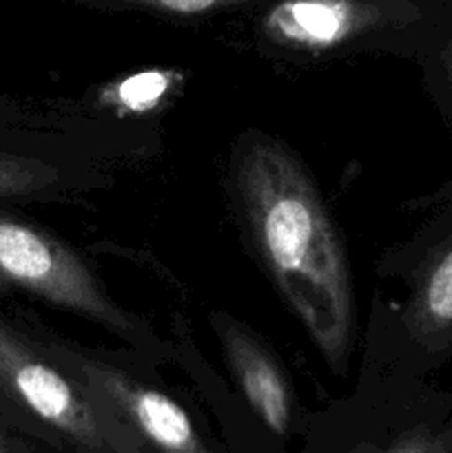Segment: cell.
<instances>
[{
    "instance_id": "6da1fadb",
    "label": "cell",
    "mask_w": 452,
    "mask_h": 453,
    "mask_svg": "<svg viewBox=\"0 0 452 453\" xmlns=\"http://www.w3.org/2000/svg\"><path fill=\"white\" fill-rule=\"evenodd\" d=\"M235 188L266 273L332 370L357 330L353 277L335 224L297 155L251 133L235 155Z\"/></svg>"
},
{
    "instance_id": "7a4b0ae2",
    "label": "cell",
    "mask_w": 452,
    "mask_h": 453,
    "mask_svg": "<svg viewBox=\"0 0 452 453\" xmlns=\"http://www.w3.org/2000/svg\"><path fill=\"white\" fill-rule=\"evenodd\" d=\"M0 401L89 451H124L93 405L49 348L0 314Z\"/></svg>"
},
{
    "instance_id": "3957f363",
    "label": "cell",
    "mask_w": 452,
    "mask_h": 453,
    "mask_svg": "<svg viewBox=\"0 0 452 453\" xmlns=\"http://www.w3.org/2000/svg\"><path fill=\"white\" fill-rule=\"evenodd\" d=\"M18 290L127 334L131 321L69 246L0 208V292Z\"/></svg>"
},
{
    "instance_id": "277c9868",
    "label": "cell",
    "mask_w": 452,
    "mask_h": 453,
    "mask_svg": "<svg viewBox=\"0 0 452 453\" xmlns=\"http://www.w3.org/2000/svg\"><path fill=\"white\" fill-rule=\"evenodd\" d=\"M60 363L87 383L91 396L105 401L137 436L158 453H211L193 420L167 394L137 383L115 367L82 357L69 348H49Z\"/></svg>"
},
{
    "instance_id": "5b68a950",
    "label": "cell",
    "mask_w": 452,
    "mask_h": 453,
    "mask_svg": "<svg viewBox=\"0 0 452 453\" xmlns=\"http://www.w3.org/2000/svg\"><path fill=\"white\" fill-rule=\"evenodd\" d=\"M381 20L363 0H279L264 29L275 42L297 49H331Z\"/></svg>"
},
{
    "instance_id": "8992f818",
    "label": "cell",
    "mask_w": 452,
    "mask_h": 453,
    "mask_svg": "<svg viewBox=\"0 0 452 453\" xmlns=\"http://www.w3.org/2000/svg\"><path fill=\"white\" fill-rule=\"evenodd\" d=\"M220 339L235 380L242 388L248 405L270 432L284 436L291 425L292 410L291 389L284 379V372L270 358V354L242 327L222 321Z\"/></svg>"
},
{
    "instance_id": "52a82bcc",
    "label": "cell",
    "mask_w": 452,
    "mask_h": 453,
    "mask_svg": "<svg viewBox=\"0 0 452 453\" xmlns=\"http://www.w3.org/2000/svg\"><path fill=\"white\" fill-rule=\"evenodd\" d=\"M408 330L424 343L452 332V246L443 248L419 283L406 312Z\"/></svg>"
},
{
    "instance_id": "ba28073f",
    "label": "cell",
    "mask_w": 452,
    "mask_h": 453,
    "mask_svg": "<svg viewBox=\"0 0 452 453\" xmlns=\"http://www.w3.org/2000/svg\"><path fill=\"white\" fill-rule=\"evenodd\" d=\"M60 181V171L34 153L0 144V202L29 199L51 193Z\"/></svg>"
},
{
    "instance_id": "9c48e42d",
    "label": "cell",
    "mask_w": 452,
    "mask_h": 453,
    "mask_svg": "<svg viewBox=\"0 0 452 453\" xmlns=\"http://www.w3.org/2000/svg\"><path fill=\"white\" fill-rule=\"evenodd\" d=\"M80 3L96 4V7L140 9V12L164 13V16H204L255 0H80Z\"/></svg>"
},
{
    "instance_id": "30bf717a",
    "label": "cell",
    "mask_w": 452,
    "mask_h": 453,
    "mask_svg": "<svg viewBox=\"0 0 452 453\" xmlns=\"http://www.w3.org/2000/svg\"><path fill=\"white\" fill-rule=\"evenodd\" d=\"M353 453H415L412 449H403V447H397V449H388V451H377V449H359Z\"/></svg>"
},
{
    "instance_id": "8fae6325",
    "label": "cell",
    "mask_w": 452,
    "mask_h": 453,
    "mask_svg": "<svg viewBox=\"0 0 452 453\" xmlns=\"http://www.w3.org/2000/svg\"><path fill=\"white\" fill-rule=\"evenodd\" d=\"M0 453H9L7 445H4V441H3V436H0Z\"/></svg>"
},
{
    "instance_id": "7c38bea8",
    "label": "cell",
    "mask_w": 452,
    "mask_h": 453,
    "mask_svg": "<svg viewBox=\"0 0 452 453\" xmlns=\"http://www.w3.org/2000/svg\"><path fill=\"white\" fill-rule=\"evenodd\" d=\"M448 71H450V78H452V56H450V65H448Z\"/></svg>"
}]
</instances>
